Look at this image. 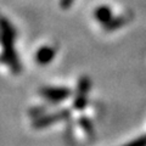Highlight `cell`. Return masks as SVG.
I'll return each mask as SVG.
<instances>
[{
    "mask_svg": "<svg viewBox=\"0 0 146 146\" xmlns=\"http://www.w3.org/2000/svg\"><path fill=\"white\" fill-rule=\"evenodd\" d=\"M16 38L15 26L9 18L0 15V62L6 65L13 74H20L22 65L16 51Z\"/></svg>",
    "mask_w": 146,
    "mask_h": 146,
    "instance_id": "1",
    "label": "cell"
},
{
    "mask_svg": "<svg viewBox=\"0 0 146 146\" xmlns=\"http://www.w3.org/2000/svg\"><path fill=\"white\" fill-rule=\"evenodd\" d=\"M40 94L44 99L51 102H61L70 96L71 91L63 86H44L40 90Z\"/></svg>",
    "mask_w": 146,
    "mask_h": 146,
    "instance_id": "2",
    "label": "cell"
},
{
    "mask_svg": "<svg viewBox=\"0 0 146 146\" xmlns=\"http://www.w3.org/2000/svg\"><path fill=\"white\" fill-rule=\"evenodd\" d=\"M66 116H67V111L56 112V113H52V115H48V116L36 118L35 122L33 123V125H34V128H36V129L45 128L49 124H52V123H55V122H58V121L63 119V118H66Z\"/></svg>",
    "mask_w": 146,
    "mask_h": 146,
    "instance_id": "3",
    "label": "cell"
},
{
    "mask_svg": "<svg viewBox=\"0 0 146 146\" xmlns=\"http://www.w3.org/2000/svg\"><path fill=\"white\" fill-rule=\"evenodd\" d=\"M55 55H56V50L54 48L42 46L35 52V61H36V63H39V65H42V66L48 65V63H50L54 60Z\"/></svg>",
    "mask_w": 146,
    "mask_h": 146,
    "instance_id": "4",
    "label": "cell"
},
{
    "mask_svg": "<svg viewBox=\"0 0 146 146\" xmlns=\"http://www.w3.org/2000/svg\"><path fill=\"white\" fill-rule=\"evenodd\" d=\"M95 18L96 21L101 22L102 25H106L111 21L112 18V12H111V9L108 6H100L95 10Z\"/></svg>",
    "mask_w": 146,
    "mask_h": 146,
    "instance_id": "5",
    "label": "cell"
},
{
    "mask_svg": "<svg viewBox=\"0 0 146 146\" xmlns=\"http://www.w3.org/2000/svg\"><path fill=\"white\" fill-rule=\"evenodd\" d=\"M73 1H74V0H61L60 5H61L62 9H67V7H70L72 5Z\"/></svg>",
    "mask_w": 146,
    "mask_h": 146,
    "instance_id": "6",
    "label": "cell"
}]
</instances>
